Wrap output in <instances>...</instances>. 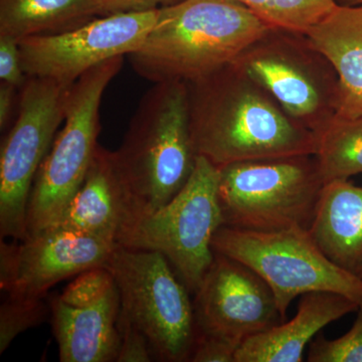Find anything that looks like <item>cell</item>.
I'll return each instance as SVG.
<instances>
[{
    "mask_svg": "<svg viewBox=\"0 0 362 362\" xmlns=\"http://www.w3.org/2000/svg\"><path fill=\"white\" fill-rule=\"evenodd\" d=\"M44 298L6 295L0 306V354L21 333L45 322L51 308H47Z\"/></svg>",
    "mask_w": 362,
    "mask_h": 362,
    "instance_id": "obj_22",
    "label": "cell"
},
{
    "mask_svg": "<svg viewBox=\"0 0 362 362\" xmlns=\"http://www.w3.org/2000/svg\"><path fill=\"white\" fill-rule=\"evenodd\" d=\"M357 275H358L359 277H361L362 279V267L361 269H359V271L357 272Z\"/></svg>",
    "mask_w": 362,
    "mask_h": 362,
    "instance_id": "obj_31",
    "label": "cell"
},
{
    "mask_svg": "<svg viewBox=\"0 0 362 362\" xmlns=\"http://www.w3.org/2000/svg\"><path fill=\"white\" fill-rule=\"evenodd\" d=\"M344 6H362V0H340Z\"/></svg>",
    "mask_w": 362,
    "mask_h": 362,
    "instance_id": "obj_30",
    "label": "cell"
},
{
    "mask_svg": "<svg viewBox=\"0 0 362 362\" xmlns=\"http://www.w3.org/2000/svg\"><path fill=\"white\" fill-rule=\"evenodd\" d=\"M120 335L117 362H149L153 361V352L148 339L137 325L122 310L118 319Z\"/></svg>",
    "mask_w": 362,
    "mask_h": 362,
    "instance_id": "obj_25",
    "label": "cell"
},
{
    "mask_svg": "<svg viewBox=\"0 0 362 362\" xmlns=\"http://www.w3.org/2000/svg\"><path fill=\"white\" fill-rule=\"evenodd\" d=\"M338 78L337 117H362V6H337L304 33Z\"/></svg>",
    "mask_w": 362,
    "mask_h": 362,
    "instance_id": "obj_17",
    "label": "cell"
},
{
    "mask_svg": "<svg viewBox=\"0 0 362 362\" xmlns=\"http://www.w3.org/2000/svg\"><path fill=\"white\" fill-rule=\"evenodd\" d=\"M123 62L124 57L108 59L71 84L63 126L37 171L30 192L26 214L28 235L54 226L82 185L99 145L102 98Z\"/></svg>",
    "mask_w": 362,
    "mask_h": 362,
    "instance_id": "obj_5",
    "label": "cell"
},
{
    "mask_svg": "<svg viewBox=\"0 0 362 362\" xmlns=\"http://www.w3.org/2000/svg\"><path fill=\"white\" fill-rule=\"evenodd\" d=\"M232 63L317 135L337 115V71L303 33L272 28Z\"/></svg>",
    "mask_w": 362,
    "mask_h": 362,
    "instance_id": "obj_9",
    "label": "cell"
},
{
    "mask_svg": "<svg viewBox=\"0 0 362 362\" xmlns=\"http://www.w3.org/2000/svg\"><path fill=\"white\" fill-rule=\"evenodd\" d=\"M267 25L304 33L337 6V0H239Z\"/></svg>",
    "mask_w": 362,
    "mask_h": 362,
    "instance_id": "obj_21",
    "label": "cell"
},
{
    "mask_svg": "<svg viewBox=\"0 0 362 362\" xmlns=\"http://www.w3.org/2000/svg\"><path fill=\"white\" fill-rule=\"evenodd\" d=\"M117 245L87 233L49 228L21 243L0 242V289L45 297L61 281L106 265Z\"/></svg>",
    "mask_w": 362,
    "mask_h": 362,
    "instance_id": "obj_13",
    "label": "cell"
},
{
    "mask_svg": "<svg viewBox=\"0 0 362 362\" xmlns=\"http://www.w3.org/2000/svg\"><path fill=\"white\" fill-rule=\"evenodd\" d=\"M213 249L265 281L284 321L293 300L307 293H338L362 301V279L331 261L307 228L261 232L223 226L214 235Z\"/></svg>",
    "mask_w": 362,
    "mask_h": 362,
    "instance_id": "obj_6",
    "label": "cell"
},
{
    "mask_svg": "<svg viewBox=\"0 0 362 362\" xmlns=\"http://www.w3.org/2000/svg\"><path fill=\"white\" fill-rule=\"evenodd\" d=\"M98 16L94 0H0V35L20 42L66 32Z\"/></svg>",
    "mask_w": 362,
    "mask_h": 362,
    "instance_id": "obj_19",
    "label": "cell"
},
{
    "mask_svg": "<svg viewBox=\"0 0 362 362\" xmlns=\"http://www.w3.org/2000/svg\"><path fill=\"white\" fill-rule=\"evenodd\" d=\"M114 158L129 197L131 223L182 189L197 158L185 82L156 83L147 90Z\"/></svg>",
    "mask_w": 362,
    "mask_h": 362,
    "instance_id": "obj_3",
    "label": "cell"
},
{
    "mask_svg": "<svg viewBox=\"0 0 362 362\" xmlns=\"http://www.w3.org/2000/svg\"><path fill=\"white\" fill-rule=\"evenodd\" d=\"M309 230L331 261L357 275L362 267V187L349 180L324 183Z\"/></svg>",
    "mask_w": 362,
    "mask_h": 362,
    "instance_id": "obj_18",
    "label": "cell"
},
{
    "mask_svg": "<svg viewBox=\"0 0 362 362\" xmlns=\"http://www.w3.org/2000/svg\"><path fill=\"white\" fill-rule=\"evenodd\" d=\"M120 293L121 310L148 339L154 357L189 361L197 337L189 290L156 251L117 246L105 265Z\"/></svg>",
    "mask_w": 362,
    "mask_h": 362,
    "instance_id": "obj_8",
    "label": "cell"
},
{
    "mask_svg": "<svg viewBox=\"0 0 362 362\" xmlns=\"http://www.w3.org/2000/svg\"><path fill=\"white\" fill-rule=\"evenodd\" d=\"M358 305L338 293H307L291 320L247 339L237 350L235 362L303 361L304 350L315 335L328 324L357 311Z\"/></svg>",
    "mask_w": 362,
    "mask_h": 362,
    "instance_id": "obj_15",
    "label": "cell"
},
{
    "mask_svg": "<svg viewBox=\"0 0 362 362\" xmlns=\"http://www.w3.org/2000/svg\"><path fill=\"white\" fill-rule=\"evenodd\" d=\"M52 332L62 362H112L118 356L120 293L114 288L90 306H68L54 297L49 302Z\"/></svg>",
    "mask_w": 362,
    "mask_h": 362,
    "instance_id": "obj_16",
    "label": "cell"
},
{
    "mask_svg": "<svg viewBox=\"0 0 362 362\" xmlns=\"http://www.w3.org/2000/svg\"><path fill=\"white\" fill-rule=\"evenodd\" d=\"M272 28L239 0H181L158 9L146 39L127 57L153 84L189 82L232 63Z\"/></svg>",
    "mask_w": 362,
    "mask_h": 362,
    "instance_id": "obj_2",
    "label": "cell"
},
{
    "mask_svg": "<svg viewBox=\"0 0 362 362\" xmlns=\"http://www.w3.org/2000/svg\"><path fill=\"white\" fill-rule=\"evenodd\" d=\"M26 78L21 66L18 40L7 35H0V82L21 89Z\"/></svg>",
    "mask_w": 362,
    "mask_h": 362,
    "instance_id": "obj_27",
    "label": "cell"
},
{
    "mask_svg": "<svg viewBox=\"0 0 362 362\" xmlns=\"http://www.w3.org/2000/svg\"><path fill=\"white\" fill-rule=\"evenodd\" d=\"M239 349L240 345L230 340L197 331L189 361L235 362V354Z\"/></svg>",
    "mask_w": 362,
    "mask_h": 362,
    "instance_id": "obj_26",
    "label": "cell"
},
{
    "mask_svg": "<svg viewBox=\"0 0 362 362\" xmlns=\"http://www.w3.org/2000/svg\"><path fill=\"white\" fill-rule=\"evenodd\" d=\"M98 16H107L116 13H142L158 11L162 7L173 6L181 0H94Z\"/></svg>",
    "mask_w": 362,
    "mask_h": 362,
    "instance_id": "obj_28",
    "label": "cell"
},
{
    "mask_svg": "<svg viewBox=\"0 0 362 362\" xmlns=\"http://www.w3.org/2000/svg\"><path fill=\"white\" fill-rule=\"evenodd\" d=\"M220 168L223 226L309 230L324 185L315 156L235 162Z\"/></svg>",
    "mask_w": 362,
    "mask_h": 362,
    "instance_id": "obj_4",
    "label": "cell"
},
{
    "mask_svg": "<svg viewBox=\"0 0 362 362\" xmlns=\"http://www.w3.org/2000/svg\"><path fill=\"white\" fill-rule=\"evenodd\" d=\"M157 13L98 16L66 32L25 37L18 42L23 70L26 77L74 84L95 66L135 52L156 25Z\"/></svg>",
    "mask_w": 362,
    "mask_h": 362,
    "instance_id": "obj_11",
    "label": "cell"
},
{
    "mask_svg": "<svg viewBox=\"0 0 362 362\" xmlns=\"http://www.w3.org/2000/svg\"><path fill=\"white\" fill-rule=\"evenodd\" d=\"M115 287L111 272L105 266L95 267L76 276L58 297L68 306L81 308L97 303Z\"/></svg>",
    "mask_w": 362,
    "mask_h": 362,
    "instance_id": "obj_24",
    "label": "cell"
},
{
    "mask_svg": "<svg viewBox=\"0 0 362 362\" xmlns=\"http://www.w3.org/2000/svg\"><path fill=\"white\" fill-rule=\"evenodd\" d=\"M71 85L28 77L21 86L18 111L0 149V235L28 237L26 214L37 171L65 120Z\"/></svg>",
    "mask_w": 362,
    "mask_h": 362,
    "instance_id": "obj_10",
    "label": "cell"
},
{
    "mask_svg": "<svg viewBox=\"0 0 362 362\" xmlns=\"http://www.w3.org/2000/svg\"><path fill=\"white\" fill-rule=\"evenodd\" d=\"M132 218L114 151L98 145L82 185L51 228L87 233L119 246Z\"/></svg>",
    "mask_w": 362,
    "mask_h": 362,
    "instance_id": "obj_14",
    "label": "cell"
},
{
    "mask_svg": "<svg viewBox=\"0 0 362 362\" xmlns=\"http://www.w3.org/2000/svg\"><path fill=\"white\" fill-rule=\"evenodd\" d=\"M194 295L197 330L240 346L284 322L265 281L249 267L218 252Z\"/></svg>",
    "mask_w": 362,
    "mask_h": 362,
    "instance_id": "obj_12",
    "label": "cell"
},
{
    "mask_svg": "<svg viewBox=\"0 0 362 362\" xmlns=\"http://www.w3.org/2000/svg\"><path fill=\"white\" fill-rule=\"evenodd\" d=\"M317 136L315 157L324 183L362 173V117L334 116Z\"/></svg>",
    "mask_w": 362,
    "mask_h": 362,
    "instance_id": "obj_20",
    "label": "cell"
},
{
    "mask_svg": "<svg viewBox=\"0 0 362 362\" xmlns=\"http://www.w3.org/2000/svg\"><path fill=\"white\" fill-rule=\"evenodd\" d=\"M185 84L195 152L214 165L315 156L316 133L233 63Z\"/></svg>",
    "mask_w": 362,
    "mask_h": 362,
    "instance_id": "obj_1",
    "label": "cell"
},
{
    "mask_svg": "<svg viewBox=\"0 0 362 362\" xmlns=\"http://www.w3.org/2000/svg\"><path fill=\"white\" fill-rule=\"evenodd\" d=\"M20 89L16 86L0 83V130L6 132L13 122L18 111Z\"/></svg>",
    "mask_w": 362,
    "mask_h": 362,
    "instance_id": "obj_29",
    "label": "cell"
},
{
    "mask_svg": "<svg viewBox=\"0 0 362 362\" xmlns=\"http://www.w3.org/2000/svg\"><path fill=\"white\" fill-rule=\"evenodd\" d=\"M218 181L220 168L197 156L182 189L165 206L136 218L119 246L160 252L194 294L213 264L214 235L223 226Z\"/></svg>",
    "mask_w": 362,
    "mask_h": 362,
    "instance_id": "obj_7",
    "label": "cell"
},
{
    "mask_svg": "<svg viewBox=\"0 0 362 362\" xmlns=\"http://www.w3.org/2000/svg\"><path fill=\"white\" fill-rule=\"evenodd\" d=\"M357 316L349 332L337 339H326L319 335L312 340L307 361L362 362V301Z\"/></svg>",
    "mask_w": 362,
    "mask_h": 362,
    "instance_id": "obj_23",
    "label": "cell"
}]
</instances>
